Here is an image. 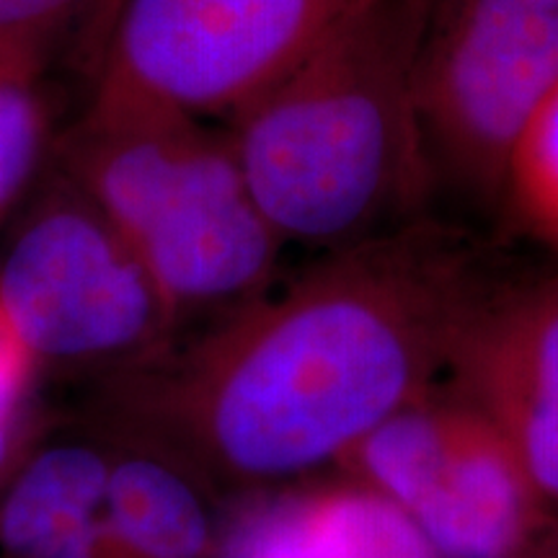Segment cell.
I'll return each mask as SVG.
<instances>
[{"label": "cell", "instance_id": "obj_5", "mask_svg": "<svg viewBox=\"0 0 558 558\" xmlns=\"http://www.w3.org/2000/svg\"><path fill=\"white\" fill-rule=\"evenodd\" d=\"M558 83V0H427L414 99L435 186L505 194L514 145Z\"/></svg>", "mask_w": 558, "mask_h": 558}, {"label": "cell", "instance_id": "obj_15", "mask_svg": "<svg viewBox=\"0 0 558 558\" xmlns=\"http://www.w3.org/2000/svg\"><path fill=\"white\" fill-rule=\"evenodd\" d=\"M58 418V411L50 409V403H41L32 414L16 418V422L0 424V494H3L5 484H9L13 471L24 460L26 452L37 439L41 437L50 424Z\"/></svg>", "mask_w": 558, "mask_h": 558}, {"label": "cell", "instance_id": "obj_13", "mask_svg": "<svg viewBox=\"0 0 558 558\" xmlns=\"http://www.w3.org/2000/svg\"><path fill=\"white\" fill-rule=\"evenodd\" d=\"M501 197L530 233L558 246V83L514 145Z\"/></svg>", "mask_w": 558, "mask_h": 558}, {"label": "cell", "instance_id": "obj_10", "mask_svg": "<svg viewBox=\"0 0 558 558\" xmlns=\"http://www.w3.org/2000/svg\"><path fill=\"white\" fill-rule=\"evenodd\" d=\"M218 558H442L393 501L344 476L248 505Z\"/></svg>", "mask_w": 558, "mask_h": 558}, {"label": "cell", "instance_id": "obj_11", "mask_svg": "<svg viewBox=\"0 0 558 558\" xmlns=\"http://www.w3.org/2000/svg\"><path fill=\"white\" fill-rule=\"evenodd\" d=\"M94 429L109 442L101 558H218L213 488L153 445Z\"/></svg>", "mask_w": 558, "mask_h": 558}, {"label": "cell", "instance_id": "obj_1", "mask_svg": "<svg viewBox=\"0 0 558 558\" xmlns=\"http://www.w3.org/2000/svg\"><path fill=\"white\" fill-rule=\"evenodd\" d=\"M481 295L458 241L401 226L90 386L81 418L153 445L213 492L308 473L422 401Z\"/></svg>", "mask_w": 558, "mask_h": 558}, {"label": "cell", "instance_id": "obj_17", "mask_svg": "<svg viewBox=\"0 0 558 558\" xmlns=\"http://www.w3.org/2000/svg\"><path fill=\"white\" fill-rule=\"evenodd\" d=\"M543 541H546V538H543ZM543 541H541L538 546H535L533 550H530V554H527L525 558H548V556H546V548H543Z\"/></svg>", "mask_w": 558, "mask_h": 558}, {"label": "cell", "instance_id": "obj_7", "mask_svg": "<svg viewBox=\"0 0 558 558\" xmlns=\"http://www.w3.org/2000/svg\"><path fill=\"white\" fill-rule=\"evenodd\" d=\"M337 463L401 507L442 558H525L556 525L497 424L469 401H414Z\"/></svg>", "mask_w": 558, "mask_h": 558}, {"label": "cell", "instance_id": "obj_2", "mask_svg": "<svg viewBox=\"0 0 558 558\" xmlns=\"http://www.w3.org/2000/svg\"><path fill=\"white\" fill-rule=\"evenodd\" d=\"M424 11L427 0H365L228 117L251 197L282 241L373 239L435 190L414 99Z\"/></svg>", "mask_w": 558, "mask_h": 558}, {"label": "cell", "instance_id": "obj_16", "mask_svg": "<svg viewBox=\"0 0 558 558\" xmlns=\"http://www.w3.org/2000/svg\"><path fill=\"white\" fill-rule=\"evenodd\" d=\"M543 548H546V556L548 558H558V525L550 527V533L546 535V541H543Z\"/></svg>", "mask_w": 558, "mask_h": 558}, {"label": "cell", "instance_id": "obj_3", "mask_svg": "<svg viewBox=\"0 0 558 558\" xmlns=\"http://www.w3.org/2000/svg\"><path fill=\"white\" fill-rule=\"evenodd\" d=\"M62 173L122 235L179 324L267 290L284 241L251 197L228 132L94 96L65 140Z\"/></svg>", "mask_w": 558, "mask_h": 558}, {"label": "cell", "instance_id": "obj_9", "mask_svg": "<svg viewBox=\"0 0 558 558\" xmlns=\"http://www.w3.org/2000/svg\"><path fill=\"white\" fill-rule=\"evenodd\" d=\"M107 481L101 432L58 414L0 494V558H101Z\"/></svg>", "mask_w": 558, "mask_h": 558}, {"label": "cell", "instance_id": "obj_14", "mask_svg": "<svg viewBox=\"0 0 558 558\" xmlns=\"http://www.w3.org/2000/svg\"><path fill=\"white\" fill-rule=\"evenodd\" d=\"M96 0H0V47L37 50Z\"/></svg>", "mask_w": 558, "mask_h": 558}, {"label": "cell", "instance_id": "obj_4", "mask_svg": "<svg viewBox=\"0 0 558 558\" xmlns=\"http://www.w3.org/2000/svg\"><path fill=\"white\" fill-rule=\"evenodd\" d=\"M0 320L45 383L117 378L173 347L179 320L99 207L54 177L0 251Z\"/></svg>", "mask_w": 558, "mask_h": 558}, {"label": "cell", "instance_id": "obj_12", "mask_svg": "<svg viewBox=\"0 0 558 558\" xmlns=\"http://www.w3.org/2000/svg\"><path fill=\"white\" fill-rule=\"evenodd\" d=\"M41 52L0 47V220L39 169L47 145V104L39 88Z\"/></svg>", "mask_w": 558, "mask_h": 558}, {"label": "cell", "instance_id": "obj_8", "mask_svg": "<svg viewBox=\"0 0 558 558\" xmlns=\"http://www.w3.org/2000/svg\"><path fill=\"white\" fill-rule=\"evenodd\" d=\"M448 367L465 401L509 439L558 525V275L497 295L484 290Z\"/></svg>", "mask_w": 558, "mask_h": 558}, {"label": "cell", "instance_id": "obj_6", "mask_svg": "<svg viewBox=\"0 0 558 558\" xmlns=\"http://www.w3.org/2000/svg\"><path fill=\"white\" fill-rule=\"evenodd\" d=\"M365 0H122L94 96L233 117Z\"/></svg>", "mask_w": 558, "mask_h": 558}]
</instances>
